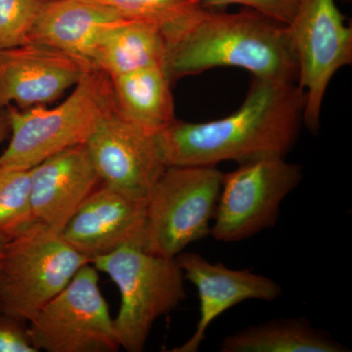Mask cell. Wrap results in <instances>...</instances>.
<instances>
[{
	"label": "cell",
	"mask_w": 352,
	"mask_h": 352,
	"mask_svg": "<svg viewBox=\"0 0 352 352\" xmlns=\"http://www.w3.org/2000/svg\"><path fill=\"white\" fill-rule=\"evenodd\" d=\"M305 107L298 83L254 78L236 112L207 122L175 120L157 133L164 164L217 166L286 157L300 135Z\"/></svg>",
	"instance_id": "obj_1"
},
{
	"label": "cell",
	"mask_w": 352,
	"mask_h": 352,
	"mask_svg": "<svg viewBox=\"0 0 352 352\" xmlns=\"http://www.w3.org/2000/svg\"><path fill=\"white\" fill-rule=\"evenodd\" d=\"M166 41V69L173 82L220 67L245 69L254 78L298 80L287 25L252 9L201 8Z\"/></svg>",
	"instance_id": "obj_2"
},
{
	"label": "cell",
	"mask_w": 352,
	"mask_h": 352,
	"mask_svg": "<svg viewBox=\"0 0 352 352\" xmlns=\"http://www.w3.org/2000/svg\"><path fill=\"white\" fill-rule=\"evenodd\" d=\"M116 107L111 78L96 69L85 72L73 94L56 107L8 106L11 140L0 156V168L31 170L57 153L85 144Z\"/></svg>",
	"instance_id": "obj_3"
},
{
	"label": "cell",
	"mask_w": 352,
	"mask_h": 352,
	"mask_svg": "<svg viewBox=\"0 0 352 352\" xmlns=\"http://www.w3.org/2000/svg\"><path fill=\"white\" fill-rule=\"evenodd\" d=\"M90 263L119 289L120 307L113 324L120 347L126 351H144L155 322L186 300L184 274L175 258L127 244Z\"/></svg>",
	"instance_id": "obj_4"
},
{
	"label": "cell",
	"mask_w": 352,
	"mask_h": 352,
	"mask_svg": "<svg viewBox=\"0 0 352 352\" xmlns=\"http://www.w3.org/2000/svg\"><path fill=\"white\" fill-rule=\"evenodd\" d=\"M87 263L60 232L32 224L0 252V317L29 322Z\"/></svg>",
	"instance_id": "obj_5"
},
{
	"label": "cell",
	"mask_w": 352,
	"mask_h": 352,
	"mask_svg": "<svg viewBox=\"0 0 352 352\" xmlns=\"http://www.w3.org/2000/svg\"><path fill=\"white\" fill-rule=\"evenodd\" d=\"M222 176L217 166H168L146 201V251L176 258L210 235Z\"/></svg>",
	"instance_id": "obj_6"
},
{
	"label": "cell",
	"mask_w": 352,
	"mask_h": 352,
	"mask_svg": "<svg viewBox=\"0 0 352 352\" xmlns=\"http://www.w3.org/2000/svg\"><path fill=\"white\" fill-rule=\"evenodd\" d=\"M302 178V166L285 157H259L223 173L210 235L219 242L235 243L272 228L282 203Z\"/></svg>",
	"instance_id": "obj_7"
},
{
	"label": "cell",
	"mask_w": 352,
	"mask_h": 352,
	"mask_svg": "<svg viewBox=\"0 0 352 352\" xmlns=\"http://www.w3.org/2000/svg\"><path fill=\"white\" fill-rule=\"evenodd\" d=\"M90 263L36 312L25 330L36 351L113 352L120 349L113 319Z\"/></svg>",
	"instance_id": "obj_8"
},
{
	"label": "cell",
	"mask_w": 352,
	"mask_h": 352,
	"mask_svg": "<svg viewBox=\"0 0 352 352\" xmlns=\"http://www.w3.org/2000/svg\"><path fill=\"white\" fill-rule=\"evenodd\" d=\"M287 28L298 64L296 83L305 92L303 124L317 133L329 83L352 63V28L335 0H298Z\"/></svg>",
	"instance_id": "obj_9"
},
{
	"label": "cell",
	"mask_w": 352,
	"mask_h": 352,
	"mask_svg": "<svg viewBox=\"0 0 352 352\" xmlns=\"http://www.w3.org/2000/svg\"><path fill=\"white\" fill-rule=\"evenodd\" d=\"M101 182L136 201H147L166 168L157 134L122 118L117 107L109 113L87 142Z\"/></svg>",
	"instance_id": "obj_10"
},
{
	"label": "cell",
	"mask_w": 352,
	"mask_h": 352,
	"mask_svg": "<svg viewBox=\"0 0 352 352\" xmlns=\"http://www.w3.org/2000/svg\"><path fill=\"white\" fill-rule=\"evenodd\" d=\"M90 69L75 58L34 43L0 50V111L21 110L57 100Z\"/></svg>",
	"instance_id": "obj_11"
},
{
	"label": "cell",
	"mask_w": 352,
	"mask_h": 352,
	"mask_svg": "<svg viewBox=\"0 0 352 352\" xmlns=\"http://www.w3.org/2000/svg\"><path fill=\"white\" fill-rule=\"evenodd\" d=\"M176 261L198 291L200 316L192 337L171 352H197L206 339L210 324L220 315L247 300L273 302L282 295L274 280L248 270H232L222 263H212L196 252H182Z\"/></svg>",
	"instance_id": "obj_12"
},
{
	"label": "cell",
	"mask_w": 352,
	"mask_h": 352,
	"mask_svg": "<svg viewBox=\"0 0 352 352\" xmlns=\"http://www.w3.org/2000/svg\"><path fill=\"white\" fill-rule=\"evenodd\" d=\"M145 221L146 201L127 198L103 184L88 197L60 235L91 263L124 245L143 247Z\"/></svg>",
	"instance_id": "obj_13"
},
{
	"label": "cell",
	"mask_w": 352,
	"mask_h": 352,
	"mask_svg": "<svg viewBox=\"0 0 352 352\" xmlns=\"http://www.w3.org/2000/svg\"><path fill=\"white\" fill-rule=\"evenodd\" d=\"M100 182L85 144L47 157L31 168L34 219L60 232Z\"/></svg>",
	"instance_id": "obj_14"
},
{
	"label": "cell",
	"mask_w": 352,
	"mask_h": 352,
	"mask_svg": "<svg viewBox=\"0 0 352 352\" xmlns=\"http://www.w3.org/2000/svg\"><path fill=\"white\" fill-rule=\"evenodd\" d=\"M127 18L94 0H45L30 34V43L66 53L91 68L99 39Z\"/></svg>",
	"instance_id": "obj_15"
},
{
	"label": "cell",
	"mask_w": 352,
	"mask_h": 352,
	"mask_svg": "<svg viewBox=\"0 0 352 352\" xmlns=\"http://www.w3.org/2000/svg\"><path fill=\"white\" fill-rule=\"evenodd\" d=\"M166 57L168 43L157 25L126 20L104 32L90 64L113 78L151 67L166 68Z\"/></svg>",
	"instance_id": "obj_16"
},
{
	"label": "cell",
	"mask_w": 352,
	"mask_h": 352,
	"mask_svg": "<svg viewBox=\"0 0 352 352\" xmlns=\"http://www.w3.org/2000/svg\"><path fill=\"white\" fill-rule=\"evenodd\" d=\"M118 112L145 131L160 133L176 120L170 76L151 67L111 78Z\"/></svg>",
	"instance_id": "obj_17"
},
{
	"label": "cell",
	"mask_w": 352,
	"mask_h": 352,
	"mask_svg": "<svg viewBox=\"0 0 352 352\" xmlns=\"http://www.w3.org/2000/svg\"><path fill=\"white\" fill-rule=\"evenodd\" d=\"M222 352H347L349 347L302 317L274 319L227 336Z\"/></svg>",
	"instance_id": "obj_18"
},
{
	"label": "cell",
	"mask_w": 352,
	"mask_h": 352,
	"mask_svg": "<svg viewBox=\"0 0 352 352\" xmlns=\"http://www.w3.org/2000/svg\"><path fill=\"white\" fill-rule=\"evenodd\" d=\"M31 170L0 168V240L14 239L36 223Z\"/></svg>",
	"instance_id": "obj_19"
},
{
	"label": "cell",
	"mask_w": 352,
	"mask_h": 352,
	"mask_svg": "<svg viewBox=\"0 0 352 352\" xmlns=\"http://www.w3.org/2000/svg\"><path fill=\"white\" fill-rule=\"evenodd\" d=\"M127 19L157 25L164 38L203 8V0H94Z\"/></svg>",
	"instance_id": "obj_20"
},
{
	"label": "cell",
	"mask_w": 352,
	"mask_h": 352,
	"mask_svg": "<svg viewBox=\"0 0 352 352\" xmlns=\"http://www.w3.org/2000/svg\"><path fill=\"white\" fill-rule=\"evenodd\" d=\"M45 0H0V50L30 43Z\"/></svg>",
	"instance_id": "obj_21"
},
{
	"label": "cell",
	"mask_w": 352,
	"mask_h": 352,
	"mask_svg": "<svg viewBox=\"0 0 352 352\" xmlns=\"http://www.w3.org/2000/svg\"><path fill=\"white\" fill-rule=\"evenodd\" d=\"M298 3V0H203V8L219 10L229 6H241L288 25Z\"/></svg>",
	"instance_id": "obj_22"
},
{
	"label": "cell",
	"mask_w": 352,
	"mask_h": 352,
	"mask_svg": "<svg viewBox=\"0 0 352 352\" xmlns=\"http://www.w3.org/2000/svg\"><path fill=\"white\" fill-rule=\"evenodd\" d=\"M16 323L3 317L0 320V352H38L32 346L25 331Z\"/></svg>",
	"instance_id": "obj_23"
},
{
	"label": "cell",
	"mask_w": 352,
	"mask_h": 352,
	"mask_svg": "<svg viewBox=\"0 0 352 352\" xmlns=\"http://www.w3.org/2000/svg\"><path fill=\"white\" fill-rule=\"evenodd\" d=\"M10 134V124H9L8 116L6 109L0 111V144Z\"/></svg>",
	"instance_id": "obj_24"
},
{
	"label": "cell",
	"mask_w": 352,
	"mask_h": 352,
	"mask_svg": "<svg viewBox=\"0 0 352 352\" xmlns=\"http://www.w3.org/2000/svg\"><path fill=\"white\" fill-rule=\"evenodd\" d=\"M4 243L6 242H3V241L0 240V252H1L2 247H3Z\"/></svg>",
	"instance_id": "obj_25"
}]
</instances>
